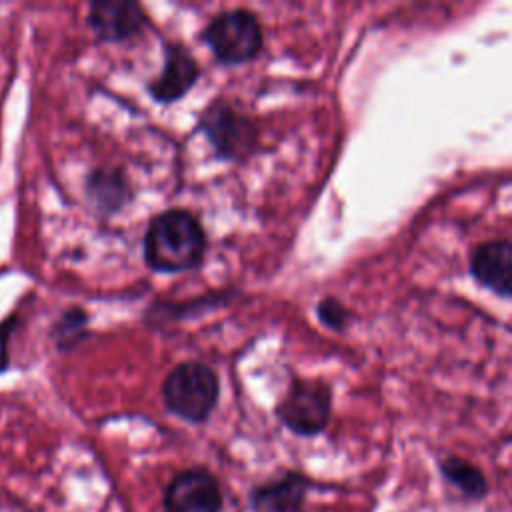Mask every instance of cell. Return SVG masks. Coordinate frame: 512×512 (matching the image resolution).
<instances>
[{
	"label": "cell",
	"mask_w": 512,
	"mask_h": 512,
	"mask_svg": "<svg viewBox=\"0 0 512 512\" xmlns=\"http://www.w3.org/2000/svg\"><path fill=\"white\" fill-rule=\"evenodd\" d=\"M208 234L202 222L184 208H168L156 214L142 238L146 266L158 274L196 270L206 256Z\"/></svg>",
	"instance_id": "1"
},
{
	"label": "cell",
	"mask_w": 512,
	"mask_h": 512,
	"mask_svg": "<svg viewBox=\"0 0 512 512\" xmlns=\"http://www.w3.org/2000/svg\"><path fill=\"white\" fill-rule=\"evenodd\" d=\"M200 132L214 156L224 162L244 164L260 150V132L256 122L228 98L210 100L198 116Z\"/></svg>",
	"instance_id": "2"
},
{
	"label": "cell",
	"mask_w": 512,
	"mask_h": 512,
	"mask_svg": "<svg viewBox=\"0 0 512 512\" xmlns=\"http://www.w3.org/2000/svg\"><path fill=\"white\" fill-rule=\"evenodd\" d=\"M160 394L168 412L186 422L200 424L210 418L218 404V374L198 360L180 362L166 374Z\"/></svg>",
	"instance_id": "3"
},
{
	"label": "cell",
	"mask_w": 512,
	"mask_h": 512,
	"mask_svg": "<svg viewBox=\"0 0 512 512\" xmlns=\"http://www.w3.org/2000/svg\"><path fill=\"white\" fill-rule=\"evenodd\" d=\"M224 66H240L256 60L264 50V32L258 16L248 8H230L214 14L198 34Z\"/></svg>",
	"instance_id": "4"
},
{
	"label": "cell",
	"mask_w": 512,
	"mask_h": 512,
	"mask_svg": "<svg viewBox=\"0 0 512 512\" xmlns=\"http://www.w3.org/2000/svg\"><path fill=\"white\" fill-rule=\"evenodd\" d=\"M330 408L332 390L326 382L294 378L286 396L276 406V416L294 434L312 436L328 424Z\"/></svg>",
	"instance_id": "5"
},
{
	"label": "cell",
	"mask_w": 512,
	"mask_h": 512,
	"mask_svg": "<svg viewBox=\"0 0 512 512\" xmlns=\"http://www.w3.org/2000/svg\"><path fill=\"white\" fill-rule=\"evenodd\" d=\"M86 24L102 44H122L140 36L150 18L138 2L130 0H94L88 4Z\"/></svg>",
	"instance_id": "6"
},
{
	"label": "cell",
	"mask_w": 512,
	"mask_h": 512,
	"mask_svg": "<svg viewBox=\"0 0 512 512\" xmlns=\"http://www.w3.org/2000/svg\"><path fill=\"white\" fill-rule=\"evenodd\" d=\"M162 56V70L146 84V92L158 104H174L196 86L200 66L192 50L182 42H164Z\"/></svg>",
	"instance_id": "7"
},
{
	"label": "cell",
	"mask_w": 512,
	"mask_h": 512,
	"mask_svg": "<svg viewBox=\"0 0 512 512\" xmlns=\"http://www.w3.org/2000/svg\"><path fill=\"white\" fill-rule=\"evenodd\" d=\"M222 492L216 478L202 468L174 476L164 492L166 512H220Z\"/></svg>",
	"instance_id": "8"
},
{
	"label": "cell",
	"mask_w": 512,
	"mask_h": 512,
	"mask_svg": "<svg viewBox=\"0 0 512 512\" xmlns=\"http://www.w3.org/2000/svg\"><path fill=\"white\" fill-rule=\"evenodd\" d=\"M84 194L98 216L110 218L134 200V186L124 168L96 166L86 174Z\"/></svg>",
	"instance_id": "9"
},
{
	"label": "cell",
	"mask_w": 512,
	"mask_h": 512,
	"mask_svg": "<svg viewBox=\"0 0 512 512\" xmlns=\"http://www.w3.org/2000/svg\"><path fill=\"white\" fill-rule=\"evenodd\" d=\"M478 282L502 296H512V242L494 240L480 244L470 260Z\"/></svg>",
	"instance_id": "10"
},
{
	"label": "cell",
	"mask_w": 512,
	"mask_h": 512,
	"mask_svg": "<svg viewBox=\"0 0 512 512\" xmlns=\"http://www.w3.org/2000/svg\"><path fill=\"white\" fill-rule=\"evenodd\" d=\"M306 482L298 474H288L282 480L266 484L254 494L256 512H298L304 498Z\"/></svg>",
	"instance_id": "11"
},
{
	"label": "cell",
	"mask_w": 512,
	"mask_h": 512,
	"mask_svg": "<svg viewBox=\"0 0 512 512\" xmlns=\"http://www.w3.org/2000/svg\"><path fill=\"white\" fill-rule=\"evenodd\" d=\"M50 338L58 352L68 354L88 338V312L82 306L66 308L50 326Z\"/></svg>",
	"instance_id": "12"
},
{
	"label": "cell",
	"mask_w": 512,
	"mask_h": 512,
	"mask_svg": "<svg viewBox=\"0 0 512 512\" xmlns=\"http://www.w3.org/2000/svg\"><path fill=\"white\" fill-rule=\"evenodd\" d=\"M442 472L452 484H456L462 492H466L470 496H482L486 490L482 472L464 460H458V458L444 460Z\"/></svg>",
	"instance_id": "13"
},
{
	"label": "cell",
	"mask_w": 512,
	"mask_h": 512,
	"mask_svg": "<svg viewBox=\"0 0 512 512\" xmlns=\"http://www.w3.org/2000/svg\"><path fill=\"white\" fill-rule=\"evenodd\" d=\"M346 308L342 306V302H338L336 298H324L320 300L318 304V318L322 324H326L328 328H334V330H340L346 322Z\"/></svg>",
	"instance_id": "14"
},
{
	"label": "cell",
	"mask_w": 512,
	"mask_h": 512,
	"mask_svg": "<svg viewBox=\"0 0 512 512\" xmlns=\"http://www.w3.org/2000/svg\"><path fill=\"white\" fill-rule=\"evenodd\" d=\"M18 324L20 320L16 312L0 320V374H4L10 368V340Z\"/></svg>",
	"instance_id": "15"
}]
</instances>
